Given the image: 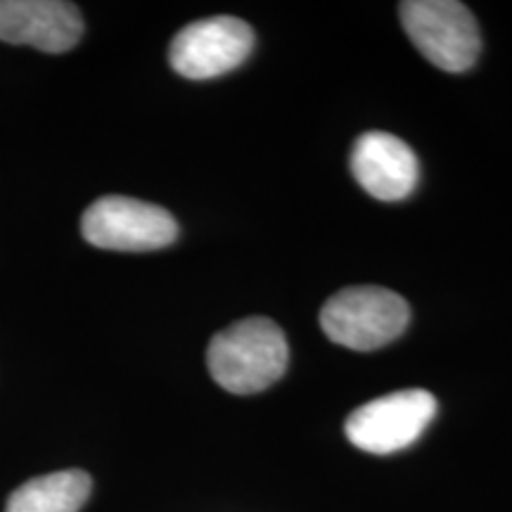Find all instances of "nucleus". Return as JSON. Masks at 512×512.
Returning <instances> with one entry per match:
<instances>
[{
	"mask_svg": "<svg viewBox=\"0 0 512 512\" xmlns=\"http://www.w3.org/2000/svg\"><path fill=\"white\" fill-rule=\"evenodd\" d=\"M285 332L268 318H245L209 342V373L230 394H256L285 375Z\"/></svg>",
	"mask_w": 512,
	"mask_h": 512,
	"instance_id": "nucleus-1",
	"label": "nucleus"
},
{
	"mask_svg": "<svg viewBox=\"0 0 512 512\" xmlns=\"http://www.w3.org/2000/svg\"><path fill=\"white\" fill-rule=\"evenodd\" d=\"M411 309L401 294L384 287H349L320 309V328L330 342L354 351H373L406 330Z\"/></svg>",
	"mask_w": 512,
	"mask_h": 512,
	"instance_id": "nucleus-2",
	"label": "nucleus"
},
{
	"mask_svg": "<svg viewBox=\"0 0 512 512\" xmlns=\"http://www.w3.org/2000/svg\"><path fill=\"white\" fill-rule=\"evenodd\" d=\"M408 38L434 67L458 74L477 62L482 36L472 12L456 0H408L399 5Z\"/></svg>",
	"mask_w": 512,
	"mask_h": 512,
	"instance_id": "nucleus-3",
	"label": "nucleus"
},
{
	"mask_svg": "<svg viewBox=\"0 0 512 512\" xmlns=\"http://www.w3.org/2000/svg\"><path fill=\"white\" fill-rule=\"evenodd\" d=\"M83 238L114 252H152L176 240L178 226L169 211L133 197H100L81 219Z\"/></svg>",
	"mask_w": 512,
	"mask_h": 512,
	"instance_id": "nucleus-4",
	"label": "nucleus"
},
{
	"mask_svg": "<svg viewBox=\"0 0 512 512\" xmlns=\"http://www.w3.org/2000/svg\"><path fill=\"white\" fill-rule=\"evenodd\" d=\"M434 413H437V399L430 392L403 389L356 408L344 430L356 448L384 456L418 441Z\"/></svg>",
	"mask_w": 512,
	"mask_h": 512,
	"instance_id": "nucleus-5",
	"label": "nucleus"
},
{
	"mask_svg": "<svg viewBox=\"0 0 512 512\" xmlns=\"http://www.w3.org/2000/svg\"><path fill=\"white\" fill-rule=\"evenodd\" d=\"M254 48V31L238 17H209L178 31L169 62L192 81L214 79L240 67Z\"/></svg>",
	"mask_w": 512,
	"mask_h": 512,
	"instance_id": "nucleus-6",
	"label": "nucleus"
},
{
	"mask_svg": "<svg viewBox=\"0 0 512 512\" xmlns=\"http://www.w3.org/2000/svg\"><path fill=\"white\" fill-rule=\"evenodd\" d=\"M83 36L81 12L62 0H0V41L67 53Z\"/></svg>",
	"mask_w": 512,
	"mask_h": 512,
	"instance_id": "nucleus-7",
	"label": "nucleus"
},
{
	"mask_svg": "<svg viewBox=\"0 0 512 512\" xmlns=\"http://www.w3.org/2000/svg\"><path fill=\"white\" fill-rule=\"evenodd\" d=\"M351 174L375 200L396 202L418 185V159L403 140L392 133L370 131L351 150Z\"/></svg>",
	"mask_w": 512,
	"mask_h": 512,
	"instance_id": "nucleus-8",
	"label": "nucleus"
},
{
	"mask_svg": "<svg viewBox=\"0 0 512 512\" xmlns=\"http://www.w3.org/2000/svg\"><path fill=\"white\" fill-rule=\"evenodd\" d=\"M91 486V477L81 470L29 479L12 491L5 512H79L91 496Z\"/></svg>",
	"mask_w": 512,
	"mask_h": 512,
	"instance_id": "nucleus-9",
	"label": "nucleus"
}]
</instances>
